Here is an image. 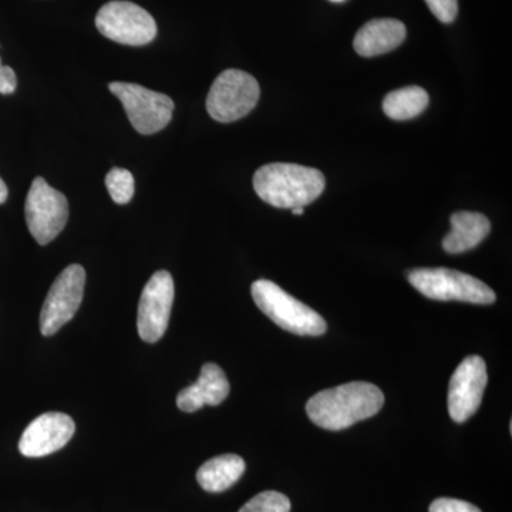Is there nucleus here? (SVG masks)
<instances>
[{"instance_id": "nucleus-15", "label": "nucleus", "mask_w": 512, "mask_h": 512, "mask_svg": "<svg viewBox=\"0 0 512 512\" xmlns=\"http://www.w3.org/2000/svg\"><path fill=\"white\" fill-rule=\"evenodd\" d=\"M450 222L451 231L443 238V248L448 254H461L478 247L491 231L488 218L478 212H456Z\"/></svg>"}, {"instance_id": "nucleus-16", "label": "nucleus", "mask_w": 512, "mask_h": 512, "mask_svg": "<svg viewBox=\"0 0 512 512\" xmlns=\"http://www.w3.org/2000/svg\"><path fill=\"white\" fill-rule=\"evenodd\" d=\"M245 468L244 458L237 454H222L202 464L197 471V481L207 493H222L238 483Z\"/></svg>"}, {"instance_id": "nucleus-21", "label": "nucleus", "mask_w": 512, "mask_h": 512, "mask_svg": "<svg viewBox=\"0 0 512 512\" xmlns=\"http://www.w3.org/2000/svg\"><path fill=\"white\" fill-rule=\"evenodd\" d=\"M430 512H483L476 505L456 498H437L430 505Z\"/></svg>"}, {"instance_id": "nucleus-19", "label": "nucleus", "mask_w": 512, "mask_h": 512, "mask_svg": "<svg viewBox=\"0 0 512 512\" xmlns=\"http://www.w3.org/2000/svg\"><path fill=\"white\" fill-rule=\"evenodd\" d=\"M291 501L278 491H264L255 495L238 512H291Z\"/></svg>"}, {"instance_id": "nucleus-12", "label": "nucleus", "mask_w": 512, "mask_h": 512, "mask_svg": "<svg viewBox=\"0 0 512 512\" xmlns=\"http://www.w3.org/2000/svg\"><path fill=\"white\" fill-rule=\"evenodd\" d=\"M76 431L72 417L50 412L37 417L23 431L19 451L25 457L37 458L56 453L66 446Z\"/></svg>"}, {"instance_id": "nucleus-2", "label": "nucleus", "mask_w": 512, "mask_h": 512, "mask_svg": "<svg viewBox=\"0 0 512 512\" xmlns=\"http://www.w3.org/2000/svg\"><path fill=\"white\" fill-rule=\"evenodd\" d=\"M325 187V175L299 164H266L254 175L256 194L276 208L305 207L319 198Z\"/></svg>"}, {"instance_id": "nucleus-13", "label": "nucleus", "mask_w": 512, "mask_h": 512, "mask_svg": "<svg viewBox=\"0 0 512 512\" xmlns=\"http://www.w3.org/2000/svg\"><path fill=\"white\" fill-rule=\"evenodd\" d=\"M229 390L231 387L224 370L215 363H207L202 366L197 382L178 393V409L194 413L204 406H218L227 399Z\"/></svg>"}, {"instance_id": "nucleus-8", "label": "nucleus", "mask_w": 512, "mask_h": 512, "mask_svg": "<svg viewBox=\"0 0 512 512\" xmlns=\"http://www.w3.org/2000/svg\"><path fill=\"white\" fill-rule=\"evenodd\" d=\"M26 224L37 244L47 245L66 227L69 202L45 178L33 180L25 204Z\"/></svg>"}, {"instance_id": "nucleus-11", "label": "nucleus", "mask_w": 512, "mask_h": 512, "mask_svg": "<svg viewBox=\"0 0 512 512\" xmlns=\"http://www.w3.org/2000/svg\"><path fill=\"white\" fill-rule=\"evenodd\" d=\"M487 382V365L483 357H466L448 383V414L451 419L456 423H466L477 413Z\"/></svg>"}, {"instance_id": "nucleus-22", "label": "nucleus", "mask_w": 512, "mask_h": 512, "mask_svg": "<svg viewBox=\"0 0 512 512\" xmlns=\"http://www.w3.org/2000/svg\"><path fill=\"white\" fill-rule=\"evenodd\" d=\"M16 86H18V77H16L15 70L2 64L0 67V94L8 96V94L15 93Z\"/></svg>"}, {"instance_id": "nucleus-26", "label": "nucleus", "mask_w": 512, "mask_h": 512, "mask_svg": "<svg viewBox=\"0 0 512 512\" xmlns=\"http://www.w3.org/2000/svg\"><path fill=\"white\" fill-rule=\"evenodd\" d=\"M0 67H2V60H0Z\"/></svg>"}, {"instance_id": "nucleus-4", "label": "nucleus", "mask_w": 512, "mask_h": 512, "mask_svg": "<svg viewBox=\"0 0 512 512\" xmlns=\"http://www.w3.org/2000/svg\"><path fill=\"white\" fill-rule=\"evenodd\" d=\"M407 279L421 295L434 301H460L491 305L497 295L480 279L448 268H419L407 272Z\"/></svg>"}, {"instance_id": "nucleus-9", "label": "nucleus", "mask_w": 512, "mask_h": 512, "mask_svg": "<svg viewBox=\"0 0 512 512\" xmlns=\"http://www.w3.org/2000/svg\"><path fill=\"white\" fill-rule=\"evenodd\" d=\"M86 284V271L82 265H70L57 276L47 293L40 312V332L52 336L70 322L79 311Z\"/></svg>"}, {"instance_id": "nucleus-20", "label": "nucleus", "mask_w": 512, "mask_h": 512, "mask_svg": "<svg viewBox=\"0 0 512 512\" xmlns=\"http://www.w3.org/2000/svg\"><path fill=\"white\" fill-rule=\"evenodd\" d=\"M440 22L453 23L457 18L458 0H424Z\"/></svg>"}, {"instance_id": "nucleus-1", "label": "nucleus", "mask_w": 512, "mask_h": 512, "mask_svg": "<svg viewBox=\"0 0 512 512\" xmlns=\"http://www.w3.org/2000/svg\"><path fill=\"white\" fill-rule=\"evenodd\" d=\"M384 394L375 384L352 382L316 393L306 403L309 419L330 431L348 429L382 410Z\"/></svg>"}, {"instance_id": "nucleus-3", "label": "nucleus", "mask_w": 512, "mask_h": 512, "mask_svg": "<svg viewBox=\"0 0 512 512\" xmlns=\"http://www.w3.org/2000/svg\"><path fill=\"white\" fill-rule=\"evenodd\" d=\"M252 298L262 312L279 328L299 336H320L328 325L318 312L293 298L274 282L259 279L251 288Z\"/></svg>"}, {"instance_id": "nucleus-7", "label": "nucleus", "mask_w": 512, "mask_h": 512, "mask_svg": "<svg viewBox=\"0 0 512 512\" xmlns=\"http://www.w3.org/2000/svg\"><path fill=\"white\" fill-rule=\"evenodd\" d=\"M109 89L123 104L130 123L144 136L158 133L173 119L174 101L167 94L133 83L114 82Z\"/></svg>"}, {"instance_id": "nucleus-17", "label": "nucleus", "mask_w": 512, "mask_h": 512, "mask_svg": "<svg viewBox=\"0 0 512 512\" xmlns=\"http://www.w3.org/2000/svg\"><path fill=\"white\" fill-rule=\"evenodd\" d=\"M430 97L419 86L404 87L387 94L383 100V110L387 117L397 121L414 119L429 106Z\"/></svg>"}, {"instance_id": "nucleus-14", "label": "nucleus", "mask_w": 512, "mask_h": 512, "mask_svg": "<svg viewBox=\"0 0 512 512\" xmlns=\"http://www.w3.org/2000/svg\"><path fill=\"white\" fill-rule=\"evenodd\" d=\"M406 36V26L400 20L373 19L356 33L353 47L363 57L386 55L402 45Z\"/></svg>"}, {"instance_id": "nucleus-18", "label": "nucleus", "mask_w": 512, "mask_h": 512, "mask_svg": "<svg viewBox=\"0 0 512 512\" xmlns=\"http://www.w3.org/2000/svg\"><path fill=\"white\" fill-rule=\"evenodd\" d=\"M106 187L110 192L111 200L116 204L124 205L133 200L134 184L133 174L124 168H113L106 177Z\"/></svg>"}, {"instance_id": "nucleus-23", "label": "nucleus", "mask_w": 512, "mask_h": 512, "mask_svg": "<svg viewBox=\"0 0 512 512\" xmlns=\"http://www.w3.org/2000/svg\"><path fill=\"white\" fill-rule=\"evenodd\" d=\"M8 187H6L5 181L0 178V204H3V202H6L8 200Z\"/></svg>"}, {"instance_id": "nucleus-6", "label": "nucleus", "mask_w": 512, "mask_h": 512, "mask_svg": "<svg viewBox=\"0 0 512 512\" xmlns=\"http://www.w3.org/2000/svg\"><path fill=\"white\" fill-rule=\"evenodd\" d=\"M96 26L101 35L120 45L144 46L157 36L153 16L127 0L106 3L97 13Z\"/></svg>"}, {"instance_id": "nucleus-25", "label": "nucleus", "mask_w": 512, "mask_h": 512, "mask_svg": "<svg viewBox=\"0 0 512 512\" xmlns=\"http://www.w3.org/2000/svg\"><path fill=\"white\" fill-rule=\"evenodd\" d=\"M330 2L342 3V2H345V0H330Z\"/></svg>"}, {"instance_id": "nucleus-10", "label": "nucleus", "mask_w": 512, "mask_h": 512, "mask_svg": "<svg viewBox=\"0 0 512 512\" xmlns=\"http://www.w3.org/2000/svg\"><path fill=\"white\" fill-rule=\"evenodd\" d=\"M174 279L170 272L158 271L144 286L138 302L137 329L140 338L156 343L170 323L174 303Z\"/></svg>"}, {"instance_id": "nucleus-5", "label": "nucleus", "mask_w": 512, "mask_h": 512, "mask_svg": "<svg viewBox=\"0 0 512 512\" xmlns=\"http://www.w3.org/2000/svg\"><path fill=\"white\" fill-rule=\"evenodd\" d=\"M259 94L261 90L254 76L242 70H225L215 79L208 93V113L220 123H232L255 109Z\"/></svg>"}, {"instance_id": "nucleus-24", "label": "nucleus", "mask_w": 512, "mask_h": 512, "mask_svg": "<svg viewBox=\"0 0 512 512\" xmlns=\"http://www.w3.org/2000/svg\"><path fill=\"white\" fill-rule=\"evenodd\" d=\"M303 212H305V208L303 207L292 208L293 215H303Z\"/></svg>"}]
</instances>
